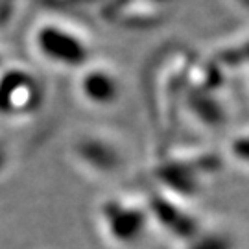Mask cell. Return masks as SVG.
Returning a JSON list of instances; mask_svg holds the SVG:
<instances>
[{
  "label": "cell",
  "mask_w": 249,
  "mask_h": 249,
  "mask_svg": "<svg viewBox=\"0 0 249 249\" xmlns=\"http://www.w3.org/2000/svg\"><path fill=\"white\" fill-rule=\"evenodd\" d=\"M37 50L59 67H78L87 57V46L76 32L61 24H45L36 37Z\"/></svg>",
  "instance_id": "1"
},
{
  "label": "cell",
  "mask_w": 249,
  "mask_h": 249,
  "mask_svg": "<svg viewBox=\"0 0 249 249\" xmlns=\"http://www.w3.org/2000/svg\"><path fill=\"white\" fill-rule=\"evenodd\" d=\"M81 90H83L85 98H89L90 102L106 104L116 96V83L113 76H107V72L92 71L87 72V76H83Z\"/></svg>",
  "instance_id": "2"
}]
</instances>
